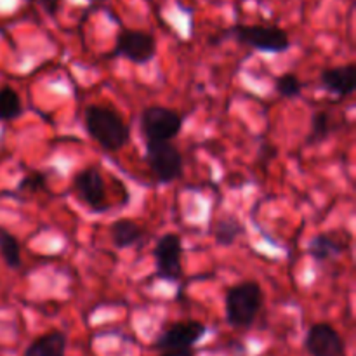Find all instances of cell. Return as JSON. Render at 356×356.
<instances>
[{
	"mask_svg": "<svg viewBox=\"0 0 356 356\" xmlns=\"http://www.w3.org/2000/svg\"><path fill=\"white\" fill-rule=\"evenodd\" d=\"M146 162L156 183L170 184L183 176L184 159L174 143H146Z\"/></svg>",
	"mask_w": 356,
	"mask_h": 356,
	"instance_id": "obj_5",
	"label": "cell"
},
{
	"mask_svg": "<svg viewBox=\"0 0 356 356\" xmlns=\"http://www.w3.org/2000/svg\"><path fill=\"white\" fill-rule=\"evenodd\" d=\"M156 54V38L143 30H122L115 38L111 58H124L134 65H148Z\"/></svg>",
	"mask_w": 356,
	"mask_h": 356,
	"instance_id": "obj_6",
	"label": "cell"
},
{
	"mask_svg": "<svg viewBox=\"0 0 356 356\" xmlns=\"http://www.w3.org/2000/svg\"><path fill=\"white\" fill-rule=\"evenodd\" d=\"M264 306V292L257 282L245 280L232 285L225 296V315L233 329L254 325Z\"/></svg>",
	"mask_w": 356,
	"mask_h": 356,
	"instance_id": "obj_2",
	"label": "cell"
},
{
	"mask_svg": "<svg viewBox=\"0 0 356 356\" xmlns=\"http://www.w3.org/2000/svg\"><path fill=\"white\" fill-rule=\"evenodd\" d=\"M23 101L13 87L0 89V122H14L23 115Z\"/></svg>",
	"mask_w": 356,
	"mask_h": 356,
	"instance_id": "obj_16",
	"label": "cell"
},
{
	"mask_svg": "<svg viewBox=\"0 0 356 356\" xmlns=\"http://www.w3.org/2000/svg\"><path fill=\"white\" fill-rule=\"evenodd\" d=\"M332 131L334 120L329 111H315L312 115V122H309V132L306 143L308 145H316V143L325 141L332 134Z\"/></svg>",
	"mask_w": 356,
	"mask_h": 356,
	"instance_id": "obj_17",
	"label": "cell"
},
{
	"mask_svg": "<svg viewBox=\"0 0 356 356\" xmlns=\"http://www.w3.org/2000/svg\"><path fill=\"white\" fill-rule=\"evenodd\" d=\"M183 117L176 110L160 104H153L143 110L139 118L143 141L146 143H172L183 131Z\"/></svg>",
	"mask_w": 356,
	"mask_h": 356,
	"instance_id": "obj_3",
	"label": "cell"
},
{
	"mask_svg": "<svg viewBox=\"0 0 356 356\" xmlns=\"http://www.w3.org/2000/svg\"><path fill=\"white\" fill-rule=\"evenodd\" d=\"M155 273L162 280L177 282L183 275V240L179 233H165L153 247Z\"/></svg>",
	"mask_w": 356,
	"mask_h": 356,
	"instance_id": "obj_7",
	"label": "cell"
},
{
	"mask_svg": "<svg viewBox=\"0 0 356 356\" xmlns=\"http://www.w3.org/2000/svg\"><path fill=\"white\" fill-rule=\"evenodd\" d=\"M207 334L205 323L198 320H184L176 322L167 327L153 343V350L169 351V350H190L195 344L200 343Z\"/></svg>",
	"mask_w": 356,
	"mask_h": 356,
	"instance_id": "obj_8",
	"label": "cell"
},
{
	"mask_svg": "<svg viewBox=\"0 0 356 356\" xmlns=\"http://www.w3.org/2000/svg\"><path fill=\"white\" fill-rule=\"evenodd\" d=\"M38 3L44 7V10L49 14V16H56L59 7H61V0H38Z\"/></svg>",
	"mask_w": 356,
	"mask_h": 356,
	"instance_id": "obj_21",
	"label": "cell"
},
{
	"mask_svg": "<svg viewBox=\"0 0 356 356\" xmlns=\"http://www.w3.org/2000/svg\"><path fill=\"white\" fill-rule=\"evenodd\" d=\"M83 127L104 152H120L131 141V129L118 111L103 104H90L83 113Z\"/></svg>",
	"mask_w": 356,
	"mask_h": 356,
	"instance_id": "obj_1",
	"label": "cell"
},
{
	"mask_svg": "<svg viewBox=\"0 0 356 356\" xmlns=\"http://www.w3.org/2000/svg\"><path fill=\"white\" fill-rule=\"evenodd\" d=\"M47 188V176L40 170H33L28 176H24L23 179L17 184V191L19 193H38V191L45 190Z\"/></svg>",
	"mask_w": 356,
	"mask_h": 356,
	"instance_id": "obj_20",
	"label": "cell"
},
{
	"mask_svg": "<svg viewBox=\"0 0 356 356\" xmlns=\"http://www.w3.org/2000/svg\"><path fill=\"white\" fill-rule=\"evenodd\" d=\"M346 250V243L334 232L318 233L308 242V254L316 263H329L337 259Z\"/></svg>",
	"mask_w": 356,
	"mask_h": 356,
	"instance_id": "obj_12",
	"label": "cell"
},
{
	"mask_svg": "<svg viewBox=\"0 0 356 356\" xmlns=\"http://www.w3.org/2000/svg\"><path fill=\"white\" fill-rule=\"evenodd\" d=\"M160 356H197V353L193 351V348L190 350H169V351H162Z\"/></svg>",
	"mask_w": 356,
	"mask_h": 356,
	"instance_id": "obj_22",
	"label": "cell"
},
{
	"mask_svg": "<svg viewBox=\"0 0 356 356\" xmlns=\"http://www.w3.org/2000/svg\"><path fill=\"white\" fill-rule=\"evenodd\" d=\"M0 256L7 268L17 270L21 266V245L16 236L0 228Z\"/></svg>",
	"mask_w": 356,
	"mask_h": 356,
	"instance_id": "obj_18",
	"label": "cell"
},
{
	"mask_svg": "<svg viewBox=\"0 0 356 356\" xmlns=\"http://www.w3.org/2000/svg\"><path fill=\"white\" fill-rule=\"evenodd\" d=\"M66 348H68L66 334L54 329L31 341L23 356H66Z\"/></svg>",
	"mask_w": 356,
	"mask_h": 356,
	"instance_id": "obj_13",
	"label": "cell"
},
{
	"mask_svg": "<svg viewBox=\"0 0 356 356\" xmlns=\"http://www.w3.org/2000/svg\"><path fill=\"white\" fill-rule=\"evenodd\" d=\"M73 190H75L76 197L96 214H101V212L110 209L106 200L104 177L97 167L90 165L76 172L73 177Z\"/></svg>",
	"mask_w": 356,
	"mask_h": 356,
	"instance_id": "obj_9",
	"label": "cell"
},
{
	"mask_svg": "<svg viewBox=\"0 0 356 356\" xmlns=\"http://www.w3.org/2000/svg\"><path fill=\"white\" fill-rule=\"evenodd\" d=\"M302 87L305 86L296 73H284L275 79V89H277L278 96L287 97V99H296L301 96Z\"/></svg>",
	"mask_w": 356,
	"mask_h": 356,
	"instance_id": "obj_19",
	"label": "cell"
},
{
	"mask_svg": "<svg viewBox=\"0 0 356 356\" xmlns=\"http://www.w3.org/2000/svg\"><path fill=\"white\" fill-rule=\"evenodd\" d=\"M96 2H104V0H96Z\"/></svg>",
	"mask_w": 356,
	"mask_h": 356,
	"instance_id": "obj_23",
	"label": "cell"
},
{
	"mask_svg": "<svg viewBox=\"0 0 356 356\" xmlns=\"http://www.w3.org/2000/svg\"><path fill=\"white\" fill-rule=\"evenodd\" d=\"M320 82H322V87L327 90V92L339 97V99H344V97L351 96V94L356 90L355 63L325 68L322 73H320Z\"/></svg>",
	"mask_w": 356,
	"mask_h": 356,
	"instance_id": "obj_11",
	"label": "cell"
},
{
	"mask_svg": "<svg viewBox=\"0 0 356 356\" xmlns=\"http://www.w3.org/2000/svg\"><path fill=\"white\" fill-rule=\"evenodd\" d=\"M305 350L309 356H346V344L330 323H313L306 332Z\"/></svg>",
	"mask_w": 356,
	"mask_h": 356,
	"instance_id": "obj_10",
	"label": "cell"
},
{
	"mask_svg": "<svg viewBox=\"0 0 356 356\" xmlns=\"http://www.w3.org/2000/svg\"><path fill=\"white\" fill-rule=\"evenodd\" d=\"M146 232L141 225L134 221V219L129 218H120L117 221L111 222L110 226V236L113 245L118 250L129 249V247H134L145 238Z\"/></svg>",
	"mask_w": 356,
	"mask_h": 356,
	"instance_id": "obj_14",
	"label": "cell"
},
{
	"mask_svg": "<svg viewBox=\"0 0 356 356\" xmlns=\"http://www.w3.org/2000/svg\"><path fill=\"white\" fill-rule=\"evenodd\" d=\"M245 233V226L236 216H222L214 226V240L219 247H232Z\"/></svg>",
	"mask_w": 356,
	"mask_h": 356,
	"instance_id": "obj_15",
	"label": "cell"
},
{
	"mask_svg": "<svg viewBox=\"0 0 356 356\" xmlns=\"http://www.w3.org/2000/svg\"><path fill=\"white\" fill-rule=\"evenodd\" d=\"M232 33L240 44L266 54H284L292 45L287 31L275 24H236Z\"/></svg>",
	"mask_w": 356,
	"mask_h": 356,
	"instance_id": "obj_4",
	"label": "cell"
}]
</instances>
